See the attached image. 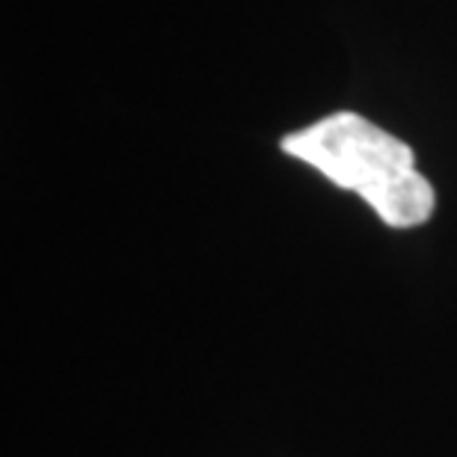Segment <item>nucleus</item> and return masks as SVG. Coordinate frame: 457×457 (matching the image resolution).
Segmentation results:
<instances>
[{
	"label": "nucleus",
	"mask_w": 457,
	"mask_h": 457,
	"mask_svg": "<svg viewBox=\"0 0 457 457\" xmlns=\"http://www.w3.org/2000/svg\"><path fill=\"white\" fill-rule=\"evenodd\" d=\"M279 149L315 167L336 187L360 194L392 228L422 226L434 214V187L416 170L413 149L360 113L318 119L282 137Z\"/></svg>",
	"instance_id": "f257e3e1"
}]
</instances>
